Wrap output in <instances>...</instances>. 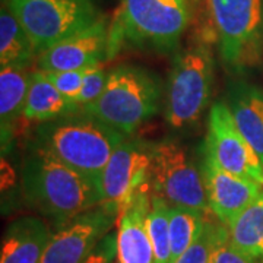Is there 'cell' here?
I'll list each match as a JSON object with an SVG mask.
<instances>
[{"label":"cell","instance_id":"obj_23","mask_svg":"<svg viewBox=\"0 0 263 263\" xmlns=\"http://www.w3.org/2000/svg\"><path fill=\"white\" fill-rule=\"evenodd\" d=\"M219 226L221 222L215 224L212 221H206V226L203 228L202 234L189 247L186 253L180 256L176 263H209L211 253L216 241V235L219 231Z\"/></svg>","mask_w":263,"mask_h":263},{"label":"cell","instance_id":"obj_3","mask_svg":"<svg viewBox=\"0 0 263 263\" xmlns=\"http://www.w3.org/2000/svg\"><path fill=\"white\" fill-rule=\"evenodd\" d=\"M193 13L192 0H122L110 24L108 59L124 44L162 53L173 51Z\"/></svg>","mask_w":263,"mask_h":263},{"label":"cell","instance_id":"obj_19","mask_svg":"<svg viewBox=\"0 0 263 263\" xmlns=\"http://www.w3.org/2000/svg\"><path fill=\"white\" fill-rule=\"evenodd\" d=\"M231 245L256 263H263V190L227 227Z\"/></svg>","mask_w":263,"mask_h":263},{"label":"cell","instance_id":"obj_4","mask_svg":"<svg viewBox=\"0 0 263 263\" xmlns=\"http://www.w3.org/2000/svg\"><path fill=\"white\" fill-rule=\"evenodd\" d=\"M161 92L155 73L142 66L120 65L108 73L100 98L82 111L129 136L157 114Z\"/></svg>","mask_w":263,"mask_h":263},{"label":"cell","instance_id":"obj_6","mask_svg":"<svg viewBox=\"0 0 263 263\" xmlns=\"http://www.w3.org/2000/svg\"><path fill=\"white\" fill-rule=\"evenodd\" d=\"M214 82V54L208 40L179 51L171 67L165 120L174 130L195 126L206 108Z\"/></svg>","mask_w":263,"mask_h":263},{"label":"cell","instance_id":"obj_21","mask_svg":"<svg viewBox=\"0 0 263 263\" xmlns=\"http://www.w3.org/2000/svg\"><path fill=\"white\" fill-rule=\"evenodd\" d=\"M168 219L171 263H176L202 234L208 219L202 212L179 206H170Z\"/></svg>","mask_w":263,"mask_h":263},{"label":"cell","instance_id":"obj_1","mask_svg":"<svg viewBox=\"0 0 263 263\" xmlns=\"http://www.w3.org/2000/svg\"><path fill=\"white\" fill-rule=\"evenodd\" d=\"M22 192L29 206L56 228L100 206L98 184L32 142L22 162Z\"/></svg>","mask_w":263,"mask_h":263},{"label":"cell","instance_id":"obj_13","mask_svg":"<svg viewBox=\"0 0 263 263\" xmlns=\"http://www.w3.org/2000/svg\"><path fill=\"white\" fill-rule=\"evenodd\" d=\"M202 173L206 186L209 211L226 227L230 226L235 216L240 215L263 190L262 184L219 168L206 157Z\"/></svg>","mask_w":263,"mask_h":263},{"label":"cell","instance_id":"obj_12","mask_svg":"<svg viewBox=\"0 0 263 263\" xmlns=\"http://www.w3.org/2000/svg\"><path fill=\"white\" fill-rule=\"evenodd\" d=\"M110 25L101 18L89 28L57 43L37 56L41 72H65L101 65L108 59Z\"/></svg>","mask_w":263,"mask_h":263},{"label":"cell","instance_id":"obj_10","mask_svg":"<svg viewBox=\"0 0 263 263\" xmlns=\"http://www.w3.org/2000/svg\"><path fill=\"white\" fill-rule=\"evenodd\" d=\"M205 157L228 173L263 186V165L235 126L231 110L218 101L208 117Z\"/></svg>","mask_w":263,"mask_h":263},{"label":"cell","instance_id":"obj_27","mask_svg":"<svg viewBox=\"0 0 263 263\" xmlns=\"http://www.w3.org/2000/svg\"><path fill=\"white\" fill-rule=\"evenodd\" d=\"M114 259H117V235L108 233L81 263H114Z\"/></svg>","mask_w":263,"mask_h":263},{"label":"cell","instance_id":"obj_5","mask_svg":"<svg viewBox=\"0 0 263 263\" xmlns=\"http://www.w3.org/2000/svg\"><path fill=\"white\" fill-rule=\"evenodd\" d=\"M209 24L227 70L245 73L263 59V0H208Z\"/></svg>","mask_w":263,"mask_h":263},{"label":"cell","instance_id":"obj_25","mask_svg":"<svg viewBox=\"0 0 263 263\" xmlns=\"http://www.w3.org/2000/svg\"><path fill=\"white\" fill-rule=\"evenodd\" d=\"M209 263H256L246 254L238 252L231 245L228 237V228L226 226H219V231L216 235V241L211 253Z\"/></svg>","mask_w":263,"mask_h":263},{"label":"cell","instance_id":"obj_17","mask_svg":"<svg viewBox=\"0 0 263 263\" xmlns=\"http://www.w3.org/2000/svg\"><path fill=\"white\" fill-rule=\"evenodd\" d=\"M82 111V107L66 100L41 70L31 75L28 97L22 119L29 123H46L67 114Z\"/></svg>","mask_w":263,"mask_h":263},{"label":"cell","instance_id":"obj_26","mask_svg":"<svg viewBox=\"0 0 263 263\" xmlns=\"http://www.w3.org/2000/svg\"><path fill=\"white\" fill-rule=\"evenodd\" d=\"M107 78L108 73H105L103 70L101 65L92 66L89 67V70L86 72L84 78V84L82 89L78 98V104L84 108L85 105L92 104L100 98V95L103 94L107 85Z\"/></svg>","mask_w":263,"mask_h":263},{"label":"cell","instance_id":"obj_15","mask_svg":"<svg viewBox=\"0 0 263 263\" xmlns=\"http://www.w3.org/2000/svg\"><path fill=\"white\" fill-rule=\"evenodd\" d=\"M151 197L152 193L139 197L119 216L117 263H154V250L146 228Z\"/></svg>","mask_w":263,"mask_h":263},{"label":"cell","instance_id":"obj_22","mask_svg":"<svg viewBox=\"0 0 263 263\" xmlns=\"http://www.w3.org/2000/svg\"><path fill=\"white\" fill-rule=\"evenodd\" d=\"M168 209L170 205L165 200L152 195L146 228L154 250V263H171Z\"/></svg>","mask_w":263,"mask_h":263},{"label":"cell","instance_id":"obj_16","mask_svg":"<svg viewBox=\"0 0 263 263\" xmlns=\"http://www.w3.org/2000/svg\"><path fill=\"white\" fill-rule=\"evenodd\" d=\"M228 107L235 126L263 165V89L238 82L230 91Z\"/></svg>","mask_w":263,"mask_h":263},{"label":"cell","instance_id":"obj_18","mask_svg":"<svg viewBox=\"0 0 263 263\" xmlns=\"http://www.w3.org/2000/svg\"><path fill=\"white\" fill-rule=\"evenodd\" d=\"M31 75L28 66H3L0 70V122L2 138H9L12 126L22 117L28 97Z\"/></svg>","mask_w":263,"mask_h":263},{"label":"cell","instance_id":"obj_20","mask_svg":"<svg viewBox=\"0 0 263 263\" xmlns=\"http://www.w3.org/2000/svg\"><path fill=\"white\" fill-rule=\"evenodd\" d=\"M35 56L27 31L3 2L0 10V65L28 66Z\"/></svg>","mask_w":263,"mask_h":263},{"label":"cell","instance_id":"obj_2","mask_svg":"<svg viewBox=\"0 0 263 263\" xmlns=\"http://www.w3.org/2000/svg\"><path fill=\"white\" fill-rule=\"evenodd\" d=\"M126 138L92 116L78 111L40 123L34 143L98 184L107 162Z\"/></svg>","mask_w":263,"mask_h":263},{"label":"cell","instance_id":"obj_28","mask_svg":"<svg viewBox=\"0 0 263 263\" xmlns=\"http://www.w3.org/2000/svg\"><path fill=\"white\" fill-rule=\"evenodd\" d=\"M192 2H193V6H195V12H196V10H199L200 5L203 3V0H192ZM206 2H208V0H206Z\"/></svg>","mask_w":263,"mask_h":263},{"label":"cell","instance_id":"obj_24","mask_svg":"<svg viewBox=\"0 0 263 263\" xmlns=\"http://www.w3.org/2000/svg\"><path fill=\"white\" fill-rule=\"evenodd\" d=\"M88 70H89V67L78 69V70H65V72H44V73L47 76L48 81L56 86L57 91L63 95L66 100L78 104V98H79L82 84H84V78Z\"/></svg>","mask_w":263,"mask_h":263},{"label":"cell","instance_id":"obj_8","mask_svg":"<svg viewBox=\"0 0 263 263\" xmlns=\"http://www.w3.org/2000/svg\"><path fill=\"white\" fill-rule=\"evenodd\" d=\"M154 143L126 141L114 151L98 181L100 206L117 219L139 197L151 195Z\"/></svg>","mask_w":263,"mask_h":263},{"label":"cell","instance_id":"obj_11","mask_svg":"<svg viewBox=\"0 0 263 263\" xmlns=\"http://www.w3.org/2000/svg\"><path fill=\"white\" fill-rule=\"evenodd\" d=\"M116 219L101 206L70 219L57 228L40 263H81L110 233Z\"/></svg>","mask_w":263,"mask_h":263},{"label":"cell","instance_id":"obj_7","mask_svg":"<svg viewBox=\"0 0 263 263\" xmlns=\"http://www.w3.org/2000/svg\"><path fill=\"white\" fill-rule=\"evenodd\" d=\"M41 54L103 18L92 0H6Z\"/></svg>","mask_w":263,"mask_h":263},{"label":"cell","instance_id":"obj_14","mask_svg":"<svg viewBox=\"0 0 263 263\" xmlns=\"http://www.w3.org/2000/svg\"><path fill=\"white\" fill-rule=\"evenodd\" d=\"M51 237L41 218L21 216L5 230L0 263H40Z\"/></svg>","mask_w":263,"mask_h":263},{"label":"cell","instance_id":"obj_9","mask_svg":"<svg viewBox=\"0 0 263 263\" xmlns=\"http://www.w3.org/2000/svg\"><path fill=\"white\" fill-rule=\"evenodd\" d=\"M151 190L170 206L187 208L205 215L211 212L203 173L176 142L154 143Z\"/></svg>","mask_w":263,"mask_h":263}]
</instances>
